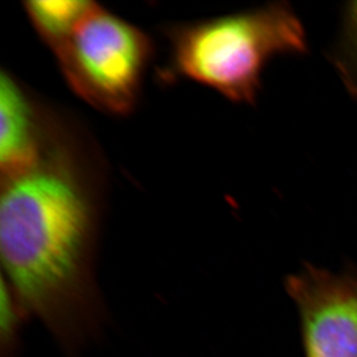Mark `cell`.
Instances as JSON below:
<instances>
[{
    "mask_svg": "<svg viewBox=\"0 0 357 357\" xmlns=\"http://www.w3.org/2000/svg\"><path fill=\"white\" fill-rule=\"evenodd\" d=\"M332 56L344 86L357 98V1L344 8L340 36Z\"/></svg>",
    "mask_w": 357,
    "mask_h": 357,
    "instance_id": "7",
    "label": "cell"
},
{
    "mask_svg": "<svg viewBox=\"0 0 357 357\" xmlns=\"http://www.w3.org/2000/svg\"><path fill=\"white\" fill-rule=\"evenodd\" d=\"M165 34V78L188 79L245 105L257 101L273 58L303 54L309 47L303 24L287 3L174 24Z\"/></svg>",
    "mask_w": 357,
    "mask_h": 357,
    "instance_id": "2",
    "label": "cell"
},
{
    "mask_svg": "<svg viewBox=\"0 0 357 357\" xmlns=\"http://www.w3.org/2000/svg\"><path fill=\"white\" fill-rule=\"evenodd\" d=\"M1 316H0V342L3 357H13L19 344L21 325L27 319V312L17 302L6 283L1 280Z\"/></svg>",
    "mask_w": 357,
    "mask_h": 357,
    "instance_id": "8",
    "label": "cell"
},
{
    "mask_svg": "<svg viewBox=\"0 0 357 357\" xmlns=\"http://www.w3.org/2000/svg\"><path fill=\"white\" fill-rule=\"evenodd\" d=\"M3 281L68 357L101 333L95 281L103 174L84 132L51 109L31 160L1 170Z\"/></svg>",
    "mask_w": 357,
    "mask_h": 357,
    "instance_id": "1",
    "label": "cell"
},
{
    "mask_svg": "<svg viewBox=\"0 0 357 357\" xmlns=\"http://www.w3.org/2000/svg\"><path fill=\"white\" fill-rule=\"evenodd\" d=\"M49 114L50 108L13 75L0 72V172L31 160L43 138Z\"/></svg>",
    "mask_w": 357,
    "mask_h": 357,
    "instance_id": "5",
    "label": "cell"
},
{
    "mask_svg": "<svg viewBox=\"0 0 357 357\" xmlns=\"http://www.w3.org/2000/svg\"><path fill=\"white\" fill-rule=\"evenodd\" d=\"M51 51L79 98L100 112L124 116L138 103L154 44L142 28L93 1Z\"/></svg>",
    "mask_w": 357,
    "mask_h": 357,
    "instance_id": "3",
    "label": "cell"
},
{
    "mask_svg": "<svg viewBox=\"0 0 357 357\" xmlns=\"http://www.w3.org/2000/svg\"><path fill=\"white\" fill-rule=\"evenodd\" d=\"M300 314L305 357H357V270L340 273L305 264L286 279Z\"/></svg>",
    "mask_w": 357,
    "mask_h": 357,
    "instance_id": "4",
    "label": "cell"
},
{
    "mask_svg": "<svg viewBox=\"0 0 357 357\" xmlns=\"http://www.w3.org/2000/svg\"><path fill=\"white\" fill-rule=\"evenodd\" d=\"M91 3L89 0H29L24 7L35 31L51 49L70 34Z\"/></svg>",
    "mask_w": 357,
    "mask_h": 357,
    "instance_id": "6",
    "label": "cell"
}]
</instances>
